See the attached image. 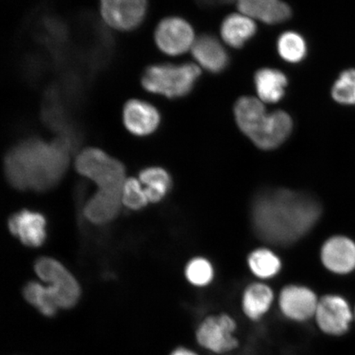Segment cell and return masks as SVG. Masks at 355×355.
I'll return each instance as SVG.
<instances>
[{
    "label": "cell",
    "instance_id": "7",
    "mask_svg": "<svg viewBox=\"0 0 355 355\" xmlns=\"http://www.w3.org/2000/svg\"><path fill=\"white\" fill-rule=\"evenodd\" d=\"M35 270L48 284L59 309H70L78 303V283L59 261L51 257H42L35 263Z\"/></svg>",
    "mask_w": 355,
    "mask_h": 355
},
{
    "label": "cell",
    "instance_id": "28",
    "mask_svg": "<svg viewBox=\"0 0 355 355\" xmlns=\"http://www.w3.org/2000/svg\"><path fill=\"white\" fill-rule=\"evenodd\" d=\"M200 3L206 6H218V4H227L237 1V0H198Z\"/></svg>",
    "mask_w": 355,
    "mask_h": 355
},
{
    "label": "cell",
    "instance_id": "26",
    "mask_svg": "<svg viewBox=\"0 0 355 355\" xmlns=\"http://www.w3.org/2000/svg\"><path fill=\"white\" fill-rule=\"evenodd\" d=\"M333 99L344 105H355V69L341 73L332 87Z\"/></svg>",
    "mask_w": 355,
    "mask_h": 355
},
{
    "label": "cell",
    "instance_id": "20",
    "mask_svg": "<svg viewBox=\"0 0 355 355\" xmlns=\"http://www.w3.org/2000/svg\"><path fill=\"white\" fill-rule=\"evenodd\" d=\"M254 81L257 94L261 101L276 103L285 95L287 78L281 71L260 69L255 74Z\"/></svg>",
    "mask_w": 355,
    "mask_h": 355
},
{
    "label": "cell",
    "instance_id": "15",
    "mask_svg": "<svg viewBox=\"0 0 355 355\" xmlns=\"http://www.w3.org/2000/svg\"><path fill=\"white\" fill-rule=\"evenodd\" d=\"M239 10L252 19L277 24L290 19L291 7L282 0H237Z\"/></svg>",
    "mask_w": 355,
    "mask_h": 355
},
{
    "label": "cell",
    "instance_id": "3",
    "mask_svg": "<svg viewBox=\"0 0 355 355\" xmlns=\"http://www.w3.org/2000/svg\"><path fill=\"white\" fill-rule=\"evenodd\" d=\"M234 114L241 130L263 150L278 148L292 131L290 115L282 110L268 114L263 102L254 97H241L235 105Z\"/></svg>",
    "mask_w": 355,
    "mask_h": 355
},
{
    "label": "cell",
    "instance_id": "18",
    "mask_svg": "<svg viewBox=\"0 0 355 355\" xmlns=\"http://www.w3.org/2000/svg\"><path fill=\"white\" fill-rule=\"evenodd\" d=\"M274 302V293L263 283H254L244 291L242 309L251 321L261 320L269 312Z\"/></svg>",
    "mask_w": 355,
    "mask_h": 355
},
{
    "label": "cell",
    "instance_id": "12",
    "mask_svg": "<svg viewBox=\"0 0 355 355\" xmlns=\"http://www.w3.org/2000/svg\"><path fill=\"white\" fill-rule=\"evenodd\" d=\"M321 259L331 272L347 274L355 268V243L344 236L332 237L324 243Z\"/></svg>",
    "mask_w": 355,
    "mask_h": 355
},
{
    "label": "cell",
    "instance_id": "22",
    "mask_svg": "<svg viewBox=\"0 0 355 355\" xmlns=\"http://www.w3.org/2000/svg\"><path fill=\"white\" fill-rule=\"evenodd\" d=\"M251 272L261 279L276 277L282 269V261L276 254L268 248H257L248 257Z\"/></svg>",
    "mask_w": 355,
    "mask_h": 355
},
{
    "label": "cell",
    "instance_id": "5",
    "mask_svg": "<svg viewBox=\"0 0 355 355\" xmlns=\"http://www.w3.org/2000/svg\"><path fill=\"white\" fill-rule=\"evenodd\" d=\"M79 174L88 178L99 190L122 193L125 183V168L102 150L88 148L78 155L75 162Z\"/></svg>",
    "mask_w": 355,
    "mask_h": 355
},
{
    "label": "cell",
    "instance_id": "25",
    "mask_svg": "<svg viewBox=\"0 0 355 355\" xmlns=\"http://www.w3.org/2000/svg\"><path fill=\"white\" fill-rule=\"evenodd\" d=\"M185 276L193 286L205 287L214 278V269L205 257H195L186 266Z\"/></svg>",
    "mask_w": 355,
    "mask_h": 355
},
{
    "label": "cell",
    "instance_id": "8",
    "mask_svg": "<svg viewBox=\"0 0 355 355\" xmlns=\"http://www.w3.org/2000/svg\"><path fill=\"white\" fill-rule=\"evenodd\" d=\"M319 299L309 287L288 285L279 293V311L288 320L305 322L314 318Z\"/></svg>",
    "mask_w": 355,
    "mask_h": 355
},
{
    "label": "cell",
    "instance_id": "27",
    "mask_svg": "<svg viewBox=\"0 0 355 355\" xmlns=\"http://www.w3.org/2000/svg\"><path fill=\"white\" fill-rule=\"evenodd\" d=\"M148 199L141 182L130 178L125 181L122 189V203L132 210H139L148 205Z\"/></svg>",
    "mask_w": 355,
    "mask_h": 355
},
{
    "label": "cell",
    "instance_id": "23",
    "mask_svg": "<svg viewBox=\"0 0 355 355\" xmlns=\"http://www.w3.org/2000/svg\"><path fill=\"white\" fill-rule=\"evenodd\" d=\"M24 295L26 301L37 309L44 316L52 317L59 309L50 288L37 282H30L26 286Z\"/></svg>",
    "mask_w": 355,
    "mask_h": 355
},
{
    "label": "cell",
    "instance_id": "24",
    "mask_svg": "<svg viewBox=\"0 0 355 355\" xmlns=\"http://www.w3.org/2000/svg\"><path fill=\"white\" fill-rule=\"evenodd\" d=\"M277 47L279 55L290 63H298L307 54L304 38L296 33H283L278 40Z\"/></svg>",
    "mask_w": 355,
    "mask_h": 355
},
{
    "label": "cell",
    "instance_id": "14",
    "mask_svg": "<svg viewBox=\"0 0 355 355\" xmlns=\"http://www.w3.org/2000/svg\"><path fill=\"white\" fill-rule=\"evenodd\" d=\"M161 117L158 110L148 102L128 101L123 109V122L127 130L137 136L150 135L157 130Z\"/></svg>",
    "mask_w": 355,
    "mask_h": 355
},
{
    "label": "cell",
    "instance_id": "30",
    "mask_svg": "<svg viewBox=\"0 0 355 355\" xmlns=\"http://www.w3.org/2000/svg\"><path fill=\"white\" fill-rule=\"evenodd\" d=\"M354 316H355V312H354Z\"/></svg>",
    "mask_w": 355,
    "mask_h": 355
},
{
    "label": "cell",
    "instance_id": "21",
    "mask_svg": "<svg viewBox=\"0 0 355 355\" xmlns=\"http://www.w3.org/2000/svg\"><path fill=\"white\" fill-rule=\"evenodd\" d=\"M141 184L146 186L145 193L148 202H158L168 192L171 187L170 175L159 167H150L141 171L139 175Z\"/></svg>",
    "mask_w": 355,
    "mask_h": 355
},
{
    "label": "cell",
    "instance_id": "17",
    "mask_svg": "<svg viewBox=\"0 0 355 355\" xmlns=\"http://www.w3.org/2000/svg\"><path fill=\"white\" fill-rule=\"evenodd\" d=\"M122 204V193L98 190L87 202L84 215L93 224H107L118 216Z\"/></svg>",
    "mask_w": 355,
    "mask_h": 355
},
{
    "label": "cell",
    "instance_id": "2",
    "mask_svg": "<svg viewBox=\"0 0 355 355\" xmlns=\"http://www.w3.org/2000/svg\"><path fill=\"white\" fill-rule=\"evenodd\" d=\"M73 150L69 141L60 137L51 144L37 139L21 141L8 153L4 162L8 183L22 191L50 190L64 175Z\"/></svg>",
    "mask_w": 355,
    "mask_h": 355
},
{
    "label": "cell",
    "instance_id": "11",
    "mask_svg": "<svg viewBox=\"0 0 355 355\" xmlns=\"http://www.w3.org/2000/svg\"><path fill=\"white\" fill-rule=\"evenodd\" d=\"M146 0H101L102 17L112 28L121 31L135 29L144 20Z\"/></svg>",
    "mask_w": 355,
    "mask_h": 355
},
{
    "label": "cell",
    "instance_id": "4",
    "mask_svg": "<svg viewBox=\"0 0 355 355\" xmlns=\"http://www.w3.org/2000/svg\"><path fill=\"white\" fill-rule=\"evenodd\" d=\"M201 74L193 64H157L146 69L141 83L146 90L175 98L189 94Z\"/></svg>",
    "mask_w": 355,
    "mask_h": 355
},
{
    "label": "cell",
    "instance_id": "13",
    "mask_svg": "<svg viewBox=\"0 0 355 355\" xmlns=\"http://www.w3.org/2000/svg\"><path fill=\"white\" fill-rule=\"evenodd\" d=\"M46 221L42 214L28 210L13 215L8 220L11 233L29 247H39L46 239Z\"/></svg>",
    "mask_w": 355,
    "mask_h": 355
},
{
    "label": "cell",
    "instance_id": "10",
    "mask_svg": "<svg viewBox=\"0 0 355 355\" xmlns=\"http://www.w3.org/2000/svg\"><path fill=\"white\" fill-rule=\"evenodd\" d=\"M155 39L158 47L170 55L184 54L195 42L192 26L180 17H168L159 22Z\"/></svg>",
    "mask_w": 355,
    "mask_h": 355
},
{
    "label": "cell",
    "instance_id": "9",
    "mask_svg": "<svg viewBox=\"0 0 355 355\" xmlns=\"http://www.w3.org/2000/svg\"><path fill=\"white\" fill-rule=\"evenodd\" d=\"M352 317V310L343 297L329 295L319 299L314 318L319 329L326 334L340 336L348 331Z\"/></svg>",
    "mask_w": 355,
    "mask_h": 355
},
{
    "label": "cell",
    "instance_id": "19",
    "mask_svg": "<svg viewBox=\"0 0 355 355\" xmlns=\"http://www.w3.org/2000/svg\"><path fill=\"white\" fill-rule=\"evenodd\" d=\"M256 30L254 19L243 13H234L224 20L220 33L222 38L229 46L241 48L254 37Z\"/></svg>",
    "mask_w": 355,
    "mask_h": 355
},
{
    "label": "cell",
    "instance_id": "29",
    "mask_svg": "<svg viewBox=\"0 0 355 355\" xmlns=\"http://www.w3.org/2000/svg\"><path fill=\"white\" fill-rule=\"evenodd\" d=\"M171 355H199L196 352H193L187 348L180 347L178 348L172 352Z\"/></svg>",
    "mask_w": 355,
    "mask_h": 355
},
{
    "label": "cell",
    "instance_id": "16",
    "mask_svg": "<svg viewBox=\"0 0 355 355\" xmlns=\"http://www.w3.org/2000/svg\"><path fill=\"white\" fill-rule=\"evenodd\" d=\"M192 54L199 64L211 73H220L228 65L229 57L218 40L202 35L195 40Z\"/></svg>",
    "mask_w": 355,
    "mask_h": 355
},
{
    "label": "cell",
    "instance_id": "1",
    "mask_svg": "<svg viewBox=\"0 0 355 355\" xmlns=\"http://www.w3.org/2000/svg\"><path fill=\"white\" fill-rule=\"evenodd\" d=\"M320 215L321 207L316 200L282 189L268 191L255 200L252 223L263 241L288 245L308 234Z\"/></svg>",
    "mask_w": 355,
    "mask_h": 355
},
{
    "label": "cell",
    "instance_id": "6",
    "mask_svg": "<svg viewBox=\"0 0 355 355\" xmlns=\"http://www.w3.org/2000/svg\"><path fill=\"white\" fill-rule=\"evenodd\" d=\"M237 323L227 313L210 315L199 324L196 339L200 346L215 354H225L239 347Z\"/></svg>",
    "mask_w": 355,
    "mask_h": 355
}]
</instances>
